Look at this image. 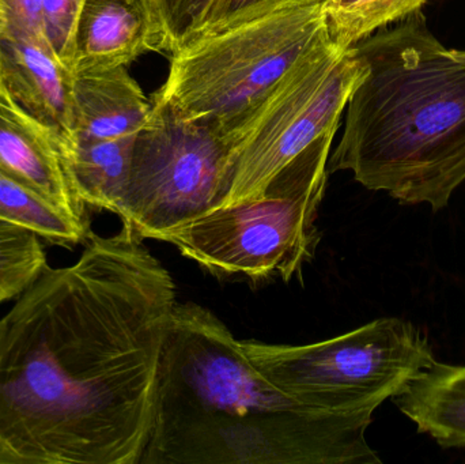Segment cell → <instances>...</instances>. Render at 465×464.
I'll use <instances>...</instances> for the list:
<instances>
[{"mask_svg": "<svg viewBox=\"0 0 465 464\" xmlns=\"http://www.w3.org/2000/svg\"><path fill=\"white\" fill-rule=\"evenodd\" d=\"M0 33L46 43L43 0H0Z\"/></svg>", "mask_w": 465, "mask_h": 464, "instance_id": "21", "label": "cell"}, {"mask_svg": "<svg viewBox=\"0 0 465 464\" xmlns=\"http://www.w3.org/2000/svg\"><path fill=\"white\" fill-rule=\"evenodd\" d=\"M325 5H297L203 35L174 52L155 100L176 116L242 135L284 76L330 40Z\"/></svg>", "mask_w": 465, "mask_h": 464, "instance_id": "4", "label": "cell"}, {"mask_svg": "<svg viewBox=\"0 0 465 464\" xmlns=\"http://www.w3.org/2000/svg\"><path fill=\"white\" fill-rule=\"evenodd\" d=\"M74 143L136 135L152 103L125 65L73 71Z\"/></svg>", "mask_w": 465, "mask_h": 464, "instance_id": "12", "label": "cell"}, {"mask_svg": "<svg viewBox=\"0 0 465 464\" xmlns=\"http://www.w3.org/2000/svg\"><path fill=\"white\" fill-rule=\"evenodd\" d=\"M341 2V0H328L327 5H325V10H327V8L333 7V5H336Z\"/></svg>", "mask_w": 465, "mask_h": 464, "instance_id": "22", "label": "cell"}, {"mask_svg": "<svg viewBox=\"0 0 465 464\" xmlns=\"http://www.w3.org/2000/svg\"><path fill=\"white\" fill-rule=\"evenodd\" d=\"M398 22L354 45L368 70L347 103L331 171L441 212L465 183V49L445 46L420 10Z\"/></svg>", "mask_w": 465, "mask_h": 464, "instance_id": "3", "label": "cell"}, {"mask_svg": "<svg viewBox=\"0 0 465 464\" xmlns=\"http://www.w3.org/2000/svg\"><path fill=\"white\" fill-rule=\"evenodd\" d=\"M254 368L292 400L312 410L374 414L437 360L428 337L401 318H382L332 340L309 345L241 341Z\"/></svg>", "mask_w": 465, "mask_h": 464, "instance_id": "6", "label": "cell"}, {"mask_svg": "<svg viewBox=\"0 0 465 464\" xmlns=\"http://www.w3.org/2000/svg\"><path fill=\"white\" fill-rule=\"evenodd\" d=\"M392 400L442 449H465V365L437 361Z\"/></svg>", "mask_w": 465, "mask_h": 464, "instance_id": "13", "label": "cell"}, {"mask_svg": "<svg viewBox=\"0 0 465 464\" xmlns=\"http://www.w3.org/2000/svg\"><path fill=\"white\" fill-rule=\"evenodd\" d=\"M0 173L79 218L87 207L71 188L59 142L19 108L0 84Z\"/></svg>", "mask_w": 465, "mask_h": 464, "instance_id": "11", "label": "cell"}, {"mask_svg": "<svg viewBox=\"0 0 465 464\" xmlns=\"http://www.w3.org/2000/svg\"><path fill=\"white\" fill-rule=\"evenodd\" d=\"M0 84L60 150L74 143L73 71L48 44L0 33Z\"/></svg>", "mask_w": 465, "mask_h": 464, "instance_id": "10", "label": "cell"}, {"mask_svg": "<svg viewBox=\"0 0 465 464\" xmlns=\"http://www.w3.org/2000/svg\"><path fill=\"white\" fill-rule=\"evenodd\" d=\"M327 2L328 0H215L214 5L193 40L203 35H215L284 8L316 3L327 5Z\"/></svg>", "mask_w": 465, "mask_h": 464, "instance_id": "18", "label": "cell"}, {"mask_svg": "<svg viewBox=\"0 0 465 464\" xmlns=\"http://www.w3.org/2000/svg\"><path fill=\"white\" fill-rule=\"evenodd\" d=\"M176 286L123 223L0 316V464H139Z\"/></svg>", "mask_w": 465, "mask_h": 464, "instance_id": "1", "label": "cell"}, {"mask_svg": "<svg viewBox=\"0 0 465 464\" xmlns=\"http://www.w3.org/2000/svg\"><path fill=\"white\" fill-rule=\"evenodd\" d=\"M428 0H341L327 8L328 32L338 48L354 46L380 27L420 10Z\"/></svg>", "mask_w": 465, "mask_h": 464, "instance_id": "16", "label": "cell"}, {"mask_svg": "<svg viewBox=\"0 0 465 464\" xmlns=\"http://www.w3.org/2000/svg\"><path fill=\"white\" fill-rule=\"evenodd\" d=\"M82 2L84 0H43L44 35L46 43L67 67L74 27Z\"/></svg>", "mask_w": 465, "mask_h": 464, "instance_id": "20", "label": "cell"}, {"mask_svg": "<svg viewBox=\"0 0 465 464\" xmlns=\"http://www.w3.org/2000/svg\"><path fill=\"white\" fill-rule=\"evenodd\" d=\"M46 266L40 236L0 221V305L24 293Z\"/></svg>", "mask_w": 465, "mask_h": 464, "instance_id": "17", "label": "cell"}, {"mask_svg": "<svg viewBox=\"0 0 465 464\" xmlns=\"http://www.w3.org/2000/svg\"><path fill=\"white\" fill-rule=\"evenodd\" d=\"M163 29L172 54L187 45L199 27L206 19L207 14L214 5L215 0H155Z\"/></svg>", "mask_w": 465, "mask_h": 464, "instance_id": "19", "label": "cell"}, {"mask_svg": "<svg viewBox=\"0 0 465 464\" xmlns=\"http://www.w3.org/2000/svg\"><path fill=\"white\" fill-rule=\"evenodd\" d=\"M169 51L155 0H84L71 41V71L127 65Z\"/></svg>", "mask_w": 465, "mask_h": 464, "instance_id": "9", "label": "cell"}, {"mask_svg": "<svg viewBox=\"0 0 465 464\" xmlns=\"http://www.w3.org/2000/svg\"><path fill=\"white\" fill-rule=\"evenodd\" d=\"M135 135L63 147L68 182L79 201L119 215L130 183Z\"/></svg>", "mask_w": 465, "mask_h": 464, "instance_id": "14", "label": "cell"}, {"mask_svg": "<svg viewBox=\"0 0 465 464\" xmlns=\"http://www.w3.org/2000/svg\"><path fill=\"white\" fill-rule=\"evenodd\" d=\"M0 221L35 232L43 242L60 247L84 244L89 239V218L60 209L44 196L0 173Z\"/></svg>", "mask_w": 465, "mask_h": 464, "instance_id": "15", "label": "cell"}, {"mask_svg": "<svg viewBox=\"0 0 465 464\" xmlns=\"http://www.w3.org/2000/svg\"><path fill=\"white\" fill-rule=\"evenodd\" d=\"M366 70L354 46L338 48L331 38L295 64L246 125L223 206L259 195L306 147L335 133Z\"/></svg>", "mask_w": 465, "mask_h": 464, "instance_id": "8", "label": "cell"}, {"mask_svg": "<svg viewBox=\"0 0 465 464\" xmlns=\"http://www.w3.org/2000/svg\"><path fill=\"white\" fill-rule=\"evenodd\" d=\"M371 421L295 402L212 311L177 302L139 464H379L366 440Z\"/></svg>", "mask_w": 465, "mask_h": 464, "instance_id": "2", "label": "cell"}, {"mask_svg": "<svg viewBox=\"0 0 465 464\" xmlns=\"http://www.w3.org/2000/svg\"><path fill=\"white\" fill-rule=\"evenodd\" d=\"M242 136L204 122L180 119L153 98L134 139L130 183L120 220L142 240H160L223 206Z\"/></svg>", "mask_w": 465, "mask_h": 464, "instance_id": "7", "label": "cell"}, {"mask_svg": "<svg viewBox=\"0 0 465 464\" xmlns=\"http://www.w3.org/2000/svg\"><path fill=\"white\" fill-rule=\"evenodd\" d=\"M333 136L306 147L259 195L217 207L169 232L163 242L215 275L289 281L319 242L316 220Z\"/></svg>", "mask_w": 465, "mask_h": 464, "instance_id": "5", "label": "cell"}]
</instances>
